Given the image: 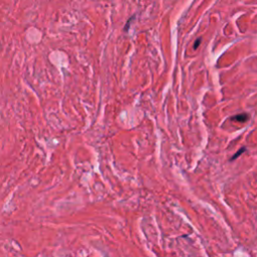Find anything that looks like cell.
I'll return each instance as SVG.
<instances>
[{
  "mask_svg": "<svg viewBox=\"0 0 257 257\" xmlns=\"http://www.w3.org/2000/svg\"><path fill=\"white\" fill-rule=\"evenodd\" d=\"M233 121H236V122H246L248 120V114H237V116L233 117L232 118Z\"/></svg>",
  "mask_w": 257,
  "mask_h": 257,
  "instance_id": "6da1fadb",
  "label": "cell"
},
{
  "mask_svg": "<svg viewBox=\"0 0 257 257\" xmlns=\"http://www.w3.org/2000/svg\"><path fill=\"white\" fill-rule=\"evenodd\" d=\"M245 150H246V148H242V149L238 150V151H237V153H236V154L234 155V156L232 157L231 159H230V161H233V160H235L236 158H238V157H239V156H240L241 154H242V153H243V152L245 151Z\"/></svg>",
  "mask_w": 257,
  "mask_h": 257,
  "instance_id": "7a4b0ae2",
  "label": "cell"
},
{
  "mask_svg": "<svg viewBox=\"0 0 257 257\" xmlns=\"http://www.w3.org/2000/svg\"><path fill=\"white\" fill-rule=\"evenodd\" d=\"M200 42H201V38H198V39L196 40V42L194 43V48L196 49L198 46H199V44H200Z\"/></svg>",
  "mask_w": 257,
  "mask_h": 257,
  "instance_id": "3957f363",
  "label": "cell"
}]
</instances>
